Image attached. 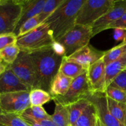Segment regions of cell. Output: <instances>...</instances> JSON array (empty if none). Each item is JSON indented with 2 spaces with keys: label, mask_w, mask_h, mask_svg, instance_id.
I'll list each match as a JSON object with an SVG mask.
<instances>
[{
  "label": "cell",
  "mask_w": 126,
  "mask_h": 126,
  "mask_svg": "<svg viewBox=\"0 0 126 126\" xmlns=\"http://www.w3.org/2000/svg\"><path fill=\"white\" fill-rule=\"evenodd\" d=\"M123 42H126V37H125V39H124V41Z\"/></svg>",
  "instance_id": "ab89813d"
},
{
  "label": "cell",
  "mask_w": 126,
  "mask_h": 126,
  "mask_svg": "<svg viewBox=\"0 0 126 126\" xmlns=\"http://www.w3.org/2000/svg\"><path fill=\"white\" fill-rule=\"evenodd\" d=\"M33 119H34V118H33ZM34 119L38 123H39V124H41L43 126H57L54 123H53V121L51 119H41V120L35 119Z\"/></svg>",
  "instance_id": "8d00e7d4"
},
{
  "label": "cell",
  "mask_w": 126,
  "mask_h": 126,
  "mask_svg": "<svg viewBox=\"0 0 126 126\" xmlns=\"http://www.w3.org/2000/svg\"><path fill=\"white\" fill-rule=\"evenodd\" d=\"M126 69V53L118 60L106 65L105 90L110 86L114 79Z\"/></svg>",
  "instance_id": "e0dca14e"
},
{
  "label": "cell",
  "mask_w": 126,
  "mask_h": 126,
  "mask_svg": "<svg viewBox=\"0 0 126 126\" xmlns=\"http://www.w3.org/2000/svg\"><path fill=\"white\" fill-rule=\"evenodd\" d=\"M70 126H72V125H70Z\"/></svg>",
  "instance_id": "b9f144b4"
},
{
  "label": "cell",
  "mask_w": 126,
  "mask_h": 126,
  "mask_svg": "<svg viewBox=\"0 0 126 126\" xmlns=\"http://www.w3.org/2000/svg\"><path fill=\"white\" fill-rule=\"evenodd\" d=\"M42 23H43V21L39 14L30 18L21 26L18 31L17 36H20L26 34L28 32H30L31 30L35 28Z\"/></svg>",
  "instance_id": "83f0119b"
},
{
  "label": "cell",
  "mask_w": 126,
  "mask_h": 126,
  "mask_svg": "<svg viewBox=\"0 0 126 126\" xmlns=\"http://www.w3.org/2000/svg\"><path fill=\"white\" fill-rule=\"evenodd\" d=\"M108 97L119 103L126 104V92L120 89L109 86L105 91Z\"/></svg>",
  "instance_id": "f1b7e54d"
},
{
  "label": "cell",
  "mask_w": 126,
  "mask_h": 126,
  "mask_svg": "<svg viewBox=\"0 0 126 126\" xmlns=\"http://www.w3.org/2000/svg\"><path fill=\"white\" fill-rule=\"evenodd\" d=\"M17 39V35L14 33L0 34V51L11 44H16Z\"/></svg>",
  "instance_id": "4dcf8cb0"
},
{
  "label": "cell",
  "mask_w": 126,
  "mask_h": 126,
  "mask_svg": "<svg viewBox=\"0 0 126 126\" xmlns=\"http://www.w3.org/2000/svg\"><path fill=\"white\" fill-rule=\"evenodd\" d=\"M31 91V89L17 77L9 66L0 76V93L1 94Z\"/></svg>",
  "instance_id": "5bb4252c"
},
{
  "label": "cell",
  "mask_w": 126,
  "mask_h": 126,
  "mask_svg": "<svg viewBox=\"0 0 126 126\" xmlns=\"http://www.w3.org/2000/svg\"><path fill=\"white\" fill-rule=\"evenodd\" d=\"M88 78L87 71L74 79L66 95L63 97H52L55 103H59L65 106L79 101L87 99L93 94Z\"/></svg>",
  "instance_id": "52a82bcc"
},
{
  "label": "cell",
  "mask_w": 126,
  "mask_h": 126,
  "mask_svg": "<svg viewBox=\"0 0 126 126\" xmlns=\"http://www.w3.org/2000/svg\"><path fill=\"white\" fill-rule=\"evenodd\" d=\"M20 52V49L16 44H11L0 51V57L8 65H12Z\"/></svg>",
  "instance_id": "484cf974"
},
{
  "label": "cell",
  "mask_w": 126,
  "mask_h": 126,
  "mask_svg": "<svg viewBox=\"0 0 126 126\" xmlns=\"http://www.w3.org/2000/svg\"><path fill=\"white\" fill-rule=\"evenodd\" d=\"M114 30V39L118 41H124L126 37V30L124 29H121V28H116Z\"/></svg>",
  "instance_id": "e575fe53"
},
{
  "label": "cell",
  "mask_w": 126,
  "mask_h": 126,
  "mask_svg": "<svg viewBox=\"0 0 126 126\" xmlns=\"http://www.w3.org/2000/svg\"><path fill=\"white\" fill-rule=\"evenodd\" d=\"M85 0H64L44 21L50 28L55 41H57L76 25L78 14Z\"/></svg>",
  "instance_id": "7a4b0ae2"
},
{
  "label": "cell",
  "mask_w": 126,
  "mask_h": 126,
  "mask_svg": "<svg viewBox=\"0 0 126 126\" xmlns=\"http://www.w3.org/2000/svg\"><path fill=\"white\" fill-rule=\"evenodd\" d=\"M126 11V0H115L113 7L92 26L93 37L106 30L107 27L119 19Z\"/></svg>",
  "instance_id": "8fae6325"
},
{
  "label": "cell",
  "mask_w": 126,
  "mask_h": 126,
  "mask_svg": "<svg viewBox=\"0 0 126 126\" xmlns=\"http://www.w3.org/2000/svg\"><path fill=\"white\" fill-rule=\"evenodd\" d=\"M106 51H102L88 44L69 57H65L68 61L73 62L88 69L91 65L103 57Z\"/></svg>",
  "instance_id": "7c38bea8"
},
{
  "label": "cell",
  "mask_w": 126,
  "mask_h": 126,
  "mask_svg": "<svg viewBox=\"0 0 126 126\" xmlns=\"http://www.w3.org/2000/svg\"><path fill=\"white\" fill-rule=\"evenodd\" d=\"M22 114L28 115L35 119H51V115H49L43 107H31Z\"/></svg>",
  "instance_id": "f546056e"
},
{
  "label": "cell",
  "mask_w": 126,
  "mask_h": 126,
  "mask_svg": "<svg viewBox=\"0 0 126 126\" xmlns=\"http://www.w3.org/2000/svg\"><path fill=\"white\" fill-rule=\"evenodd\" d=\"M0 126H2V125H0Z\"/></svg>",
  "instance_id": "7bdbcfd3"
},
{
  "label": "cell",
  "mask_w": 126,
  "mask_h": 126,
  "mask_svg": "<svg viewBox=\"0 0 126 126\" xmlns=\"http://www.w3.org/2000/svg\"><path fill=\"white\" fill-rule=\"evenodd\" d=\"M0 125L4 126H28L18 114L8 113L0 110Z\"/></svg>",
  "instance_id": "d4e9b609"
},
{
  "label": "cell",
  "mask_w": 126,
  "mask_h": 126,
  "mask_svg": "<svg viewBox=\"0 0 126 126\" xmlns=\"http://www.w3.org/2000/svg\"><path fill=\"white\" fill-rule=\"evenodd\" d=\"M110 86L120 89L126 92V69L123 70L112 82Z\"/></svg>",
  "instance_id": "1f68e13d"
},
{
  "label": "cell",
  "mask_w": 126,
  "mask_h": 126,
  "mask_svg": "<svg viewBox=\"0 0 126 126\" xmlns=\"http://www.w3.org/2000/svg\"><path fill=\"white\" fill-rule=\"evenodd\" d=\"M30 91L2 94L0 96V110L20 115L31 107Z\"/></svg>",
  "instance_id": "9c48e42d"
},
{
  "label": "cell",
  "mask_w": 126,
  "mask_h": 126,
  "mask_svg": "<svg viewBox=\"0 0 126 126\" xmlns=\"http://www.w3.org/2000/svg\"><path fill=\"white\" fill-rule=\"evenodd\" d=\"M64 1V0H46L42 9L39 14L43 23L60 6V5Z\"/></svg>",
  "instance_id": "4316f807"
},
{
  "label": "cell",
  "mask_w": 126,
  "mask_h": 126,
  "mask_svg": "<svg viewBox=\"0 0 126 126\" xmlns=\"http://www.w3.org/2000/svg\"><path fill=\"white\" fill-rule=\"evenodd\" d=\"M90 103L91 102L89 100L87 99H84L66 106L70 114L71 125H75V123Z\"/></svg>",
  "instance_id": "ffe728a7"
},
{
  "label": "cell",
  "mask_w": 126,
  "mask_h": 126,
  "mask_svg": "<svg viewBox=\"0 0 126 126\" xmlns=\"http://www.w3.org/2000/svg\"><path fill=\"white\" fill-rule=\"evenodd\" d=\"M54 41L49 26L42 23L30 32L17 37L16 44L20 51L31 53L51 47Z\"/></svg>",
  "instance_id": "3957f363"
},
{
  "label": "cell",
  "mask_w": 126,
  "mask_h": 126,
  "mask_svg": "<svg viewBox=\"0 0 126 126\" xmlns=\"http://www.w3.org/2000/svg\"><path fill=\"white\" fill-rule=\"evenodd\" d=\"M125 126H126V119H125Z\"/></svg>",
  "instance_id": "60d3db41"
},
{
  "label": "cell",
  "mask_w": 126,
  "mask_h": 126,
  "mask_svg": "<svg viewBox=\"0 0 126 126\" xmlns=\"http://www.w3.org/2000/svg\"><path fill=\"white\" fill-rule=\"evenodd\" d=\"M94 105L97 116L102 126H125L110 113L107 105V96L105 92H94L87 98Z\"/></svg>",
  "instance_id": "30bf717a"
},
{
  "label": "cell",
  "mask_w": 126,
  "mask_h": 126,
  "mask_svg": "<svg viewBox=\"0 0 126 126\" xmlns=\"http://www.w3.org/2000/svg\"><path fill=\"white\" fill-rule=\"evenodd\" d=\"M46 0H22V12L14 33L17 35L21 26L30 18L39 14Z\"/></svg>",
  "instance_id": "9a60e30c"
},
{
  "label": "cell",
  "mask_w": 126,
  "mask_h": 126,
  "mask_svg": "<svg viewBox=\"0 0 126 126\" xmlns=\"http://www.w3.org/2000/svg\"><path fill=\"white\" fill-rule=\"evenodd\" d=\"M107 105L111 114L125 126L126 104L119 103L107 97Z\"/></svg>",
  "instance_id": "7402d4cb"
},
{
  "label": "cell",
  "mask_w": 126,
  "mask_h": 126,
  "mask_svg": "<svg viewBox=\"0 0 126 126\" xmlns=\"http://www.w3.org/2000/svg\"><path fill=\"white\" fill-rule=\"evenodd\" d=\"M97 114L94 105L91 102L85 109L81 116L79 118L75 126H95L97 120Z\"/></svg>",
  "instance_id": "44dd1931"
},
{
  "label": "cell",
  "mask_w": 126,
  "mask_h": 126,
  "mask_svg": "<svg viewBox=\"0 0 126 126\" xmlns=\"http://www.w3.org/2000/svg\"><path fill=\"white\" fill-rule=\"evenodd\" d=\"M87 70L86 68L77 63L68 61L64 57L60 67L59 72L65 76L74 79L82 74L86 73Z\"/></svg>",
  "instance_id": "ac0fdd59"
},
{
  "label": "cell",
  "mask_w": 126,
  "mask_h": 126,
  "mask_svg": "<svg viewBox=\"0 0 126 126\" xmlns=\"http://www.w3.org/2000/svg\"><path fill=\"white\" fill-rule=\"evenodd\" d=\"M95 126H102V124H101V123H100V119H98V116H97V120H96Z\"/></svg>",
  "instance_id": "f35d334b"
},
{
  "label": "cell",
  "mask_w": 126,
  "mask_h": 126,
  "mask_svg": "<svg viewBox=\"0 0 126 126\" xmlns=\"http://www.w3.org/2000/svg\"><path fill=\"white\" fill-rule=\"evenodd\" d=\"M116 28L126 30V11L119 19L108 26L107 30L116 29Z\"/></svg>",
  "instance_id": "d6a6232c"
},
{
  "label": "cell",
  "mask_w": 126,
  "mask_h": 126,
  "mask_svg": "<svg viewBox=\"0 0 126 126\" xmlns=\"http://www.w3.org/2000/svg\"><path fill=\"white\" fill-rule=\"evenodd\" d=\"M20 116L25 121V122L27 123L28 126H43L29 116H27L24 114H20Z\"/></svg>",
  "instance_id": "d590c367"
},
{
  "label": "cell",
  "mask_w": 126,
  "mask_h": 126,
  "mask_svg": "<svg viewBox=\"0 0 126 126\" xmlns=\"http://www.w3.org/2000/svg\"><path fill=\"white\" fill-rule=\"evenodd\" d=\"M9 65L5 63L3 60L0 61V76L5 72L6 70L8 68Z\"/></svg>",
  "instance_id": "74e56055"
},
{
  "label": "cell",
  "mask_w": 126,
  "mask_h": 126,
  "mask_svg": "<svg viewBox=\"0 0 126 126\" xmlns=\"http://www.w3.org/2000/svg\"><path fill=\"white\" fill-rule=\"evenodd\" d=\"M28 54L35 70L39 89L50 93L52 81L59 72L64 57L56 54L52 46Z\"/></svg>",
  "instance_id": "6da1fadb"
},
{
  "label": "cell",
  "mask_w": 126,
  "mask_h": 126,
  "mask_svg": "<svg viewBox=\"0 0 126 126\" xmlns=\"http://www.w3.org/2000/svg\"><path fill=\"white\" fill-rule=\"evenodd\" d=\"M52 47L53 50L55 51V52L58 55H60V56L65 57V48L60 43H59L58 41H54L52 46Z\"/></svg>",
  "instance_id": "836d02e7"
},
{
  "label": "cell",
  "mask_w": 126,
  "mask_h": 126,
  "mask_svg": "<svg viewBox=\"0 0 126 126\" xmlns=\"http://www.w3.org/2000/svg\"><path fill=\"white\" fill-rule=\"evenodd\" d=\"M73 79L59 72L52 80L50 94L52 97H63L68 91Z\"/></svg>",
  "instance_id": "2e32d148"
},
{
  "label": "cell",
  "mask_w": 126,
  "mask_h": 126,
  "mask_svg": "<svg viewBox=\"0 0 126 126\" xmlns=\"http://www.w3.org/2000/svg\"><path fill=\"white\" fill-rule=\"evenodd\" d=\"M126 53V42H122L120 44L107 50L103 59L106 65L118 60Z\"/></svg>",
  "instance_id": "cb8c5ba5"
},
{
  "label": "cell",
  "mask_w": 126,
  "mask_h": 126,
  "mask_svg": "<svg viewBox=\"0 0 126 126\" xmlns=\"http://www.w3.org/2000/svg\"><path fill=\"white\" fill-rule=\"evenodd\" d=\"M55 110L51 115V120L57 126H70V114L66 106L59 103H55Z\"/></svg>",
  "instance_id": "d6986e66"
},
{
  "label": "cell",
  "mask_w": 126,
  "mask_h": 126,
  "mask_svg": "<svg viewBox=\"0 0 126 126\" xmlns=\"http://www.w3.org/2000/svg\"><path fill=\"white\" fill-rule=\"evenodd\" d=\"M9 67L31 90L39 89L35 70L28 53L20 51L16 61Z\"/></svg>",
  "instance_id": "ba28073f"
},
{
  "label": "cell",
  "mask_w": 126,
  "mask_h": 126,
  "mask_svg": "<svg viewBox=\"0 0 126 126\" xmlns=\"http://www.w3.org/2000/svg\"><path fill=\"white\" fill-rule=\"evenodd\" d=\"M31 107H43V105L52 100L50 93L40 89H33L30 92Z\"/></svg>",
  "instance_id": "603a6c76"
},
{
  "label": "cell",
  "mask_w": 126,
  "mask_h": 126,
  "mask_svg": "<svg viewBox=\"0 0 126 126\" xmlns=\"http://www.w3.org/2000/svg\"><path fill=\"white\" fill-rule=\"evenodd\" d=\"M1 93H0V96H1Z\"/></svg>",
  "instance_id": "ee69618b"
},
{
  "label": "cell",
  "mask_w": 126,
  "mask_h": 126,
  "mask_svg": "<svg viewBox=\"0 0 126 126\" xmlns=\"http://www.w3.org/2000/svg\"><path fill=\"white\" fill-rule=\"evenodd\" d=\"M105 69L106 65L103 58L87 69V78L94 93L105 91Z\"/></svg>",
  "instance_id": "4fadbf2b"
},
{
  "label": "cell",
  "mask_w": 126,
  "mask_h": 126,
  "mask_svg": "<svg viewBox=\"0 0 126 126\" xmlns=\"http://www.w3.org/2000/svg\"><path fill=\"white\" fill-rule=\"evenodd\" d=\"M22 12V0H0V34L14 33Z\"/></svg>",
  "instance_id": "8992f818"
},
{
  "label": "cell",
  "mask_w": 126,
  "mask_h": 126,
  "mask_svg": "<svg viewBox=\"0 0 126 126\" xmlns=\"http://www.w3.org/2000/svg\"><path fill=\"white\" fill-rule=\"evenodd\" d=\"M92 37V27L76 24L57 41L65 48V57H69L89 44Z\"/></svg>",
  "instance_id": "5b68a950"
},
{
  "label": "cell",
  "mask_w": 126,
  "mask_h": 126,
  "mask_svg": "<svg viewBox=\"0 0 126 126\" xmlns=\"http://www.w3.org/2000/svg\"><path fill=\"white\" fill-rule=\"evenodd\" d=\"M115 0H85L76 18V24L92 27L113 7Z\"/></svg>",
  "instance_id": "277c9868"
}]
</instances>
